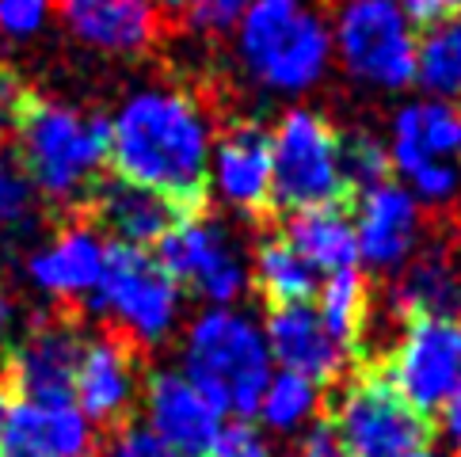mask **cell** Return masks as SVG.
Wrapping results in <instances>:
<instances>
[{"instance_id":"6da1fadb","label":"cell","mask_w":461,"mask_h":457,"mask_svg":"<svg viewBox=\"0 0 461 457\" xmlns=\"http://www.w3.org/2000/svg\"><path fill=\"white\" fill-rule=\"evenodd\" d=\"M213 126L194 95L179 88H141L107 122V165L126 184L164 194L179 210L206 199Z\"/></svg>"},{"instance_id":"7a4b0ae2","label":"cell","mask_w":461,"mask_h":457,"mask_svg":"<svg viewBox=\"0 0 461 457\" xmlns=\"http://www.w3.org/2000/svg\"><path fill=\"white\" fill-rule=\"evenodd\" d=\"M233 31L244 73L271 95H305L332 65V27L312 0H252Z\"/></svg>"},{"instance_id":"3957f363","label":"cell","mask_w":461,"mask_h":457,"mask_svg":"<svg viewBox=\"0 0 461 457\" xmlns=\"http://www.w3.org/2000/svg\"><path fill=\"white\" fill-rule=\"evenodd\" d=\"M15 160L31 187L54 202H85L107 165V119L80 114L27 92L12 126Z\"/></svg>"},{"instance_id":"277c9868","label":"cell","mask_w":461,"mask_h":457,"mask_svg":"<svg viewBox=\"0 0 461 457\" xmlns=\"http://www.w3.org/2000/svg\"><path fill=\"white\" fill-rule=\"evenodd\" d=\"M184 373L225 419L237 416L249 423L275 373L259 320L237 305L203 309L184 336Z\"/></svg>"},{"instance_id":"5b68a950","label":"cell","mask_w":461,"mask_h":457,"mask_svg":"<svg viewBox=\"0 0 461 457\" xmlns=\"http://www.w3.org/2000/svg\"><path fill=\"white\" fill-rule=\"evenodd\" d=\"M271 138V206L286 214L309 206H339L348 202V179L336 126L321 111L290 107Z\"/></svg>"},{"instance_id":"8992f818","label":"cell","mask_w":461,"mask_h":457,"mask_svg":"<svg viewBox=\"0 0 461 457\" xmlns=\"http://www.w3.org/2000/svg\"><path fill=\"white\" fill-rule=\"evenodd\" d=\"M389 168L416 202L447 206L461 194V107L411 100L393 114Z\"/></svg>"},{"instance_id":"52a82bcc","label":"cell","mask_w":461,"mask_h":457,"mask_svg":"<svg viewBox=\"0 0 461 457\" xmlns=\"http://www.w3.org/2000/svg\"><path fill=\"white\" fill-rule=\"evenodd\" d=\"M92 305L111 317L114 332L138 347H157L172 336L179 320V286L164 274L149 248L107 244L100 282L92 290Z\"/></svg>"},{"instance_id":"ba28073f","label":"cell","mask_w":461,"mask_h":457,"mask_svg":"<svg viewBox=\"0 0 461 457\" xmlns=\"http://www.w3.org/2000/svg\"><path fill=\"white\" fill-rule=\"evenodd\" d=\"M416 39L397 0H343L332 23V58L358 85L401 92L416 73Z\"/></svg>"},{"instance_id":"9c48e42d","label":"cell","mask_w":461,"mask_h":457,"mask_svg":"<svg viewBox=\"0 0 461 457\" xmlns=\"http://www.w3.org/2000/svg\"><path fill=\"white\" fill-rule=\"evenodd\" d=\"M382 381L423 419L442 412L461 389V320L411 317L377 366Z\"/></svg>"},{"instance_id":"30bf717a","label":"cell","mask_w":461,"mask_h":457,"mask_svg":"<svg viewBox=\"0 0 461 457\" xmlns=\"http://www.w3.org/2000/svg\"><path fill=\"white\" fill-rule=\"evenodd\" d=\"M157 264L179 290L199 293L206 309L237 305L240 293L249 290V264L237 252V244L199 210L184 214L157 240Z\"/></svg>"},{"instance_id":"8fae6325","label":"cell","mask_w":461,"mask_h":457,"mask_svg":"<svg viewBox=\"0 0 461 457\" xmlns=\"http://www.w3.org/2000/svg\"><path fill=\"white\" fill-rule=\"evenodd\" d=\"M328 427L351 457H401L431 438V423L393 393L377 370L343 385Z\"/></svg>"},{"instance_id":"7c38bea8","label":"cell","mask_w":461,"mask_h":457,"mask_svg":"<svg viewBox=\"0 0 461 457\" xmlns=\"http://www.w3.org/2000/svg\"><path fill=\"white\" fill-rule=\"evenodd\" d=\"M85 351L69 317H39L5 358V381L12 397L31 404H73V378Z\"/></svg>"},{"instance_id":"4fadbf2b","label":"cell","mask_w":461,"mask_h":457,"mask_svg":"<svg viewBox=\"0 0 461 457\" xmlns=\"http://www.w3.org/2000/svg\"><path fill=\"white\" fill-rule=\"evenodd\" d=\"M141 408H145V431L160 446H168L176 457H206V450L229 427L225 416L206 400V393L184 370L149 373L141 389Z\"/></svg>"},{"instance_id":"5bb4252c","label":"cell","mask_w":461,"mask_h":457,"mask_svg":"<svg viewBox=\"0 0 461 457\" xmlns=\"http://www.w3.org/2000/svg\"><path fill=\"white\" fill-rule=\"evenodd\" d=\"M141 393L138 347L119 332H104L85 343L73 378V404L95 427H122Z\"/></svg>"},{"instance_id":"9a60e30c","label":"cell","mask_w":461,"mask_h":457,"mask_svg":"<svg viewBox=\"0 0 461 457\" xmlns=\"http://www.w3.org/2000/svg\"><path fill=\"white\" fill-rule=\"evenodd\" d=\"M355 244H358V264L370 271L397 274L420 248V202L397 184L385 179L370 191L355 194Z\"/></svg>"},{"instance_id":"2e32d148","label":"cell","mask_w":461,"mask_h":457,"mask_svg":"<svg viewBox=\"0 0 461 457\" xmlns=\"http://www.w3.org/2000/svg\"><path fill=\"white\" fill-rule=\"evenodd\" d=\"M206 187L240 218L271 210V138L259 122H233L213 138Z\"/></svg>"},{"instance_id":"e0dca14e","label":"cell","mask_w":461,"mask_h":457,"mask_svg":"<svg viewBox=\"0 0 461 457\" xmlns=\"http://www.w3.org/2000/svg\"><path fill=\"white\" fill-rule=\"evenodd\" d=\"M259 328H263V339H267L275 370H290L317 385H328V381H339L351 363V351L339 347V343L328 336L312 301L271 309Z\"/></svg>"},{"instance_id":"ac0fdd59","label":"cell","mask_w":461,"mask_h":457,"mask_svg":"<svg viewBox=\"0 0 461 457\" xmlns=\"http://www.w3.org/2000/svg\"><path fill=\"white\" fill-rule=\"evenodd\" d=\"M88 214L95 233H107L111 244H130V248H149L168 228L187 214L157 191H145L126 179H100L88 191Z\"/></svg>"},{"instance_id":"d6986e66","label":"cell","mask_w":461,"mask_h":457,"mask_svg":"<svg viewBox=\"0 0 461 457\" xmlns=\"http://www.w3.org/2000/svg\"><path fill=\"white\" fill-rule=\"evenodd\" d=\"M92 423L77 404H12L0 431V457H88Z\"/></svg>"},{"instance_id":"ffe728a7","label":"cell","mask_w":461,"mask_h":457,"mask_svg":"<svg viewBox=\"0 0 461 457\" xmlns=\"http://www.w3.org/2000/svg\"><path fill=\"white\" fill-rule=\"evenodd\" d=\"M65 27L107 54H138L157 39V8L145 0H54Z\"/></svg>"},{"instance_id":"44dd1931","label":"cell","mask_w":461,"mask_h":457,"mask_svg":"<svg viewBox=\"0 0 461 457\" xmlns=\"http://www.w3.org/2000/svg\"><path fill=\"white\" fill-rule=\"evenodd\" d=\"M104 252H107L104 237L95 233L92 225L73 221V225H65L46 248L31 255L27 271H31V279H35V286L46 290L50 298L80 301V298H92L95 282H100Z\"/></svg>"},{"instance_id":"7402d4cb","label":"cell","mask_w":461,"mask_h":457,"mask_svg":"<svg viewBox=\"0 0 461 457\" xmlns=\"http://www.w3.org/2000/svg\"><path fill=\"white\" fill-rule=\"evenodd\" d=\"M283 237L305 264L328 279V274L358 271V244L348 206H309L294 210L283 221Z\"/></svg>"},{"instance_id":"603a6c76","label":"cell","mask_w":461,"mask_h":457,"mask_svg":"<svg viewBox=\"0 0 461 457\" xmlns=\"http://www.w3.org/2000/svg\"><path fill=\"white\" fill-rule=\"evenodd\" d=\"M393 313L411 317H454V305H461V267L457 259L431 244V248H416V255L397 271L393 282Z\"/></svg>"},{"instance_id":"cb8c5ba5","label":"cell","mask_w":461,"mask_h":457,"mask_svg":"<svg viewBox=\"0 0 461 457\" xmlns=\"http://www.w3.org/2000/svg\"><path fill=\"white\" fill-rule=\"evenodd\" d=\"M249 282H256L263 301L278 309V305H305L317 298L321 274L290 248L283 233H275L259 240L252 267H249Z\"/></svg>"},{"instance_id":"d4e9b609","label":"cell","mask_w":461,"mask_h":457,"mask_svg":"<svg viewBox=\"0 0 461 457\" xmlns=\"http://www.w3.org/2000/svg\"><path fill=\"white\" fill-rule=\"evenodd\" d=\"M411 85H420L423 100L461 103V15H450L438 27H427L416 39V73Z\"/></svg>"},{"instance_id":"484cf974","label":"cell","mask_w":461,"mask_h":457,"mask_svg":"<svg viewBox=\"0 0 461 457\" xmlns=\"http://www.w3.org/2000/svg\"><path fill=\"white\" fill-rule=\"evenodd\" d=\"M312 309L324 320L328 336L355 354L362 332H366V320H370V286L362 279V271H343V274L321 279Z\"/></svg>"},{"instance_id":"4316f807","label":"cell","mask_w":461,"mask_h":457,"mask_svg":"<svg viewBox=\"0 0 461 457\" xmlns=\"http://www.w3.org/2000/svg\"><path fill=\"white\" fill-rule=\"evenodd\" d=\"M321 385L290 370H275L256 404V419L271 435H305L321 412Z\"/></svg>"},{"instance_id":"83f0119b","label":"cell","mask_w":461,"mask_h":457,"mask_svg":"<svg viewBox=\"0 0 461 457\" xmlns=\"http://www.w3.org/2000/svg\"><path fill=\"white\" fill-rule=\"evenodd\" d=\"M339 157H343V179H348V194H362L377 184L393 179L389 168V149L382 138L374 134H348L339 138Z\"/></svg>"},{"instance_id":"f1b7e54d","label":"cell","mask_w":461,"mask_h":457,"mask_svg":"<svg viewBox=\"0 0 461 457\" xmlns=\"http://www.w3.org/2000/svg\"><path fill=\"white\" fill-rule=\"evenodd\" d=\"M35 210V187L15 160V153H0V225H23Z\"/></svg>"},{"instance_id":"f546056e","label":"cell","mask_w":461,"mask_h":457,"mask_svg":"<svg viewBox=\"0 0 461 457\" xmlns=\"http://www.w3.org/2000/svg\"><path fill=\"white\" fill-rule=\"evenodd\" d=\"M252 0H187V15L199 31L210 35H221V31H233V23L244 15Z\"/></svg>"},{"instance_id":"4dcf8cb0","label":"cell","mask_w":461,"mask_h":457,"mask_svg":"<svg viewBox=\"0 0 461 457\" xmlns=\"http://www.w3.org/2000/svg\"><path fill=\"white\" fill-rule=\"evenodd\" d=\"M50 0H0V31L12 39H27L42 27Z\"/></svg>"},{"instance_id":"1f68e13d","label":"cell","mask_w":461,"mask_h":457,"mask_svg":"<svg viewBox=\"0 0 461 457\" xmlns=\"http://www.w3.org/2000/svg\"><path fill=\"white\" fill-rule=\"evenodd\" d=\"M206 457H271V446L252 423H233V427H225L218 443L206 450Z\"/></svg>"},{"instance_id":"d6a6232c","label":"cell","mask_w":461,"mask_h":457,"mask_svg":"<svg viewBox=\"0 0 461 457\" xmlns=\"http://www.w3.org/2000/svg\"><path fill=\"white\" fill-rule=\"evenodd\" d=\"M107 457H176V453L168 446H160L145 427L126 423V427H119V435H114Z\"/></svg>"},{"instance_id":"836d02e7","label":"cell","mask_w":461,"mask_h":457,"mask_svg":"<svg viewBox=\"0 0 461 457\" xmlns=\"http://www.w3.org/2000/svg\"><path fill=\"white\" fill-rule=\"evenodd\" d=\"M457 4L461 0H397V8L404 12V20L411 27H438L442 20L457 15Z\"/></svg>"},{"instance_id":"e575fe53","label":"cell","mask_w":461,"mask_h":457,"mask_svg":"<svg viewBox=\"0 0 461 457\" xmlns=\"http://www.w3.org/2000/svg\"><path fill=\"white\" fill-rule=\"evenodd\" d=\"M298 457H351V453L339 446V438L332 435L328 423H312L298 443Z\"/></svg>"},{"instance_id":"d590c367","label":"cell","mask_w":461,"mask_h":457,"mask_svg":"<svg viewBox=\"0 0 461 457\" xmlns=\"http://www.w3.org/2000/svg\"><path fill=\"white\" fill-rule=\"evenodd\" d=\"M438 419H442V435H447V438H450V446L461 453V389L454 393V400L438 412Z\"/></svg>"},{"instance_id":"8d00e7d4","label":"cell","mask_w":461,"mask_h":457,"mask_svg":"<svg viewBox=\"0 0 461 457\" xmlns=\"http://www.w3.org/2000/svg\"><path fill=\"white\" fill-rule=\"evenodd\" d=\"M8 412H12V389L5 381V373H0V431H5V423H8Z\"/></svg>"},{"instance_id":"74e56055","label":"cell","mask_w":461,"mask_h":457,"mask_svg":"<svg viewBox=\"0 0 461 457\" xmlns=\"http://www.w3.org/2000/svg\"><path fill=\"white\" fill-rule=\"evenodd\" d=\"M8 324H12V301H8V293L0 290V336L8 332Z\"/></svg>"},{"instance_id":"f35d334b","label":"cell","mask_w":461,"mask_h":457,"mask_svg":"<svg viewBox=\"0 0 461 457\" xmlns=\"http://www.w3.org/2000/svg\"><path fill=\"white\" fill-rule=\"evenodd\" d=\"M149 8H164V12H187V0H145Z\"/></svg>"},{"instance_id":"ab89813d","label":"cell","mask_w":461,"mask_h":457,"mask_svg":"<svg viewBox=\"0 0 461 457\" xmlns=\"http://www.w3.org/2000/svg\"><path fill=\"white\" fill-rule=\"evenodd\" d=\"M401 457H442V453H435L431 446H420V450H408V453H401Z\"/></svg>"},{"instance_id":"60d3db41","label":"cell","mask_w":461,"mask_h":457,"mask_svg":"<svg viewBox=\"0 0 461 457\" xmlns=\"http://www.w3.org/2000/svg\"><path fill=\"white\" fill-rule=\"evenodd\" d=\"M457 168H461V165H457Z\"/></svg>"}]
</instances>
